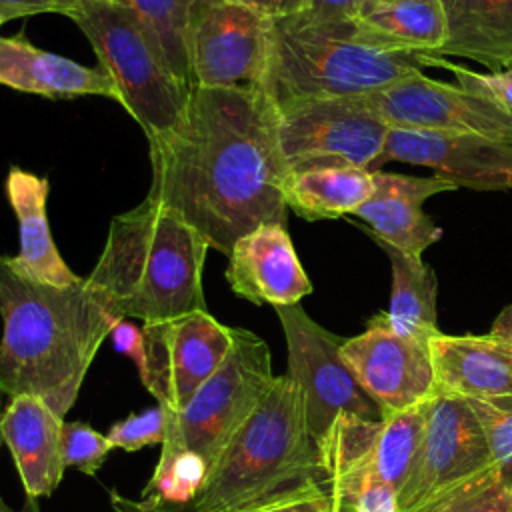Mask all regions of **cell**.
<instances>
[{
  "label": "cell",
  "instance_id": "9a60e30c",
  "mask_svg": "<svg viewBox=\"0 0 512 512\" xmlns=\"http://www.w3.org/2000/svg\"><path fill=\"white\" fill-rule=\"evenodd\" d=\"M392 160L432 168L434 176L452 182L456 188H512V144L482 136L390 128L374 170Z\"/></svg>",
  "mask_w": 512,
  "mask_h": 512
},
{
  "label": "cell",
  "instance_id": "8fae6325",
  "mask_svg": "<svg viewBox=\"0 0 512 512\" xmlns=\"http://www.w3.org/2000/svg\"><path fill=\"white\" fill-rule=\"evenodd\" d=\"M494 464L486 436L462 396L440 390L424 404V434L410 476L396 496L410 512L444 488Z\"/></svg>",
  "mask_w": 512,
  "mask_h": 512
},
{
  "label": "cell",
  "instance_id": "ee69618b",
  "mask_svg": "<svg viewBox=\"0 0 512 512\" xmlns=\"http://www.w3.org/2000/svg\"><path fill=\"white\" fill-rule=\"evenodd\" d=\"M374 2H382V0H364V6H368V4H374Z\"/></svg>",
  "mask_w": 512,
  "mask_h": 512
},
{
  "label": "cell",
  "instance_id": "4dcf8cb0",
  "mask_svg": "<svg viewBox=\"0 0 512 512\" xmlns=\"http://www.w3.org/2000/svg\"><path fill=\"white\" fill-rule=\"evenodd\" d=\"M112 444L86 422L62 424V462L66 468H76L82 474L94 476L106 462Z\"/></svg>",
  "mask_w": 512,
  "mask_h": 512
},
{
  "label": "cell",
  "instance_id": "4316f807",
  "mask_svg": "<svg viewBox=\"0 0 512 512\" xmlns=\"http://www.w3.org/2000/svg\"><path fill=\"white\" fill-rule=\"evenodd\" d=\"M424 404H416L378 422L374 436V462L382 480L396 492L402 490L416 460L424 434Z\"/></svg>",
  "mask_w": 512,
  "mask_h": 512
},
{
  "label": "cell",
  "instance_id": "7402d4cb",
  "mask_svg": "<svg viewBox=\"0 0 512 512\" xmlns=\"http://www.w3.org/2000/svg\"><path fill=\"white\" fill-rule=\"evenodd\" d=\"M48 178L12 168L6 176V198L18 220L20 250L10 256L14 268L32 280L52 286H76L84 278L74 274L60 256L48 224Z\"/></svg>",
  "mask_w": 512,
  "mask_h": 512
},
{
  "label": "cell",
  "instance_id": "ffe728a7",
  "mask_svg": "<svg viewBox=\"0 0 512 512\" xmlns=\"http://www.w3.org/2000/svg\"><path fill=\"white\" fill-rule=\"evenodd\" d=\"M0 86L50 100L106 96L120 104L118 88L102 66L90 68L46 52L20 34L0 36Z\"/></svg>",
  "mask_w": 512,
  "mask_h": 512
},
{
  "label": "cell",
  "instance_id": "7c38bea8",
  "mask_svg": "<svg viewBox=\"0 0 512 512\" xmlns=\"http://www.w3.org/2000/svg\"><path fill=\"white\" fill-rule=\"evenodd\" d=\"M148 368L140 380L166 412H178L220 368L234 344V328L206 310L142 324Z\"/></svg>",
  "mask_w": 512,
  "mask_h": 512
},
{
  "label": "cell",
  "instance_id": "9c48e42d",
  "mask_svg": "<svg viewBox=\"0 0 512 512\" xmlns=\"http://www.w3.org/2000/svg\"><path fill=\"white\" fill-rule=\"evenodd\" d=\"M288 350L286 376L304 398L308 430L320 442L340 416L382 420L378 404L362 390L340 354L344 338L314 322L300 304L274 308Z\"/></svg>",
  "mask_w": 512,
  "mask_h": 512
},
{
  "label": "cell",
  "instance_id": "d4e9b609",
  "mask_svg": "<svg viewBox=\"0 0 512 512\" xmlns=\"http://www.w3.org/2000/svg\"><path fill=\"white\" fill-rule=\"evenodd\" d=\"M374 192V172L354 166H324L288 172L284 202L304 220H336L354 214Z\"/></svg>",
  "mask_w": 512,
  "mask_h": 512
},
{
  "label": "cell",
  "instance_id": "cb8c5ba5",
  "mask_svg": "<svg viewBox=\"0 0 512 512\" xmlns=\"http://www.w3.org/2000/svg\"><path fill=\"white\" fill-rule=\"evenodd\" d=\"M352 36L388 52L434 54L446 40L440 0H382L362 8Z\"/></svg>",
  "mask_w": 512,
  "mask_h": 512
},
{
  "label": "cell",
  "instance_id": "603a6c76",
  "mask_svg": "<svg viewBox=\"0 0 512 512\" xmlns=\"http://www.w3.org/2000/svg\"><path fill=\"white\" fill-rule=\"evenodd\" d=\"M446 40L434 56L474 60L488 72L512 68V0H440Z\"/></svg>",
  "mask_w": 512,
  "mask_h": 512
},
{
  "label": "cell",
  "instance_id": "d6a6232c",
  "mask_svg": "<svg viewBox=\"0 0 512 512\" xmlns=\"http://www.w3.org/2000/svg\"><path fill=\"white\" fill-rule=\"evenodd\" d=\"M434 66L450 70L460 88L484 96L500 108L512 112V68L500 72H476L460 64H454L444 56H434Z\"/></svg>",
  "mask_w": 512,
  "mask_h": 512
},
{
  "label": "cell",
  "instance_id": "b9f144b4",
  "mask_svg": "<svg viewBox=\"0 0 512 512\" xmlns=\"http://www.w3.org/2000/svg\"><path fill=\"white\" fill-rule=\"evenodd\" d=\"M80 2H122V4H126L124 0H80Z\"/></svg>",
  "mask_w": 512,
  "mask_h": 512
},
{
  "label": "cell",
  "instance_id": "5b68a950",
  "mask_svg": "<svg viewBox=\"0 0 512 512\" xmlns=\"http://www.w3.org/2000/svg\"><path fill=\"white\" fill-rule=\"evenodd\" d=\"M272 380L268 344L250 330L234 328V344L220 368L182 410L168 412L160 460L142 496L174 506L190 504Z\"/></svg>",
  "mask_w": 512,
  "mask_h": 512
},
{
  "label": "cell",
  "instance_id": "44dd1931",
  "mask_svg": "<svg viewBox=\"0 0 512 512\" xmlns=\"http://www.w3.org/2000/svg\"><path fill=\"white\" fill-rule=\"evenodd\" d=\"M428 348L440 390L476 400L512 396V344L490 334L448 336L440 332Z\"/></svg>",
  "mask_w": 512,
  "mask_h": 512
},
{
  "label": "cell",
  "instance_id": "ab89813d",
  "mask_svg": "<svg viewBox=\"0 0 512 512\" xmlns=\"http://www.w3.org/2000/svg\"><path fill=\"white\" fill-rule=\"evenodd\" d=\"M488 334L494 336V338H500V340H504L508 344H512V304L506 306L496 316V320L492 322V328H490Z\"/></svg>",
  "mask_w": 512,
  "mask_h": 512
},
{
  "label": "cell",
  "instance_id": "52a82bcc",
  "mask_svg": "<svg viewBox=\"0 0 512 512\" xmlns=\"http://www.w3.org/2000/svg\"><path fill=\"white\" fill-rule=\"evenodd\" d=\"M72 20L92 44L100 66L114 80L120 104L152 140L176 128L190 90L136 12L122 2H80Z\"/></svg>",
  "mask_w": 512,
  "mask_h": 512
},
{
  "label": "cell",
  "instance_id": "ac0fdd59",
  "mask_svg": "<svg viewBox=\"0 0 512 512\" xmlns=\"http://www.w3.org/2000/svg\"><path fill=\"white\" fill-rule=\"evenodd\" d=\"M454 188L440 176L416 178L374 170V192L352 216L368 224L374 240L420 256L442 236V228L422 210V204Z\"/></svg>",
  "mask_w": 512,
  "mask_h": 512
},
{
  "label": "cell",
  "instance_id": "83f0119b",
  "mask_svg": "<svg viewBox=\"0 0 512 512\" xmlns=\"http://www.w3.org/2000/svg\"><path fill=\"white\" fill-rule=\"evenodd\" d=\"M410 512H512V476L494 462Z\"/></svg>",
  "mask_w": 512,
  "mask_h": 512
},
{
  "label": "cell",
  "instance_id": "1f68e13d",
  "mask_svg": "<svg viewBox=\"0 0 512 512\" xmlns=\"http://www.w3.org/2000/svg\"><path fill=\"white\" fill-rule=\"evenodd\" d=\"M166 420L168 412L160 404H156L154 408L138 414L134 412L124 420H118L106 436L112 448H122L126 452H136L150 444L162 446L166 438Z\"/></svg>",
  "mask_w": 512,
  "mask_h": 512
},
{
  "label": "cell",
  "instance_id": "e575fe53",
  "mask_svg": "<svg viewBox=\"0 0 512 512\" xmlns=\"http://www.w3.org/2000/svg\"><path fill=\"white\" fill-rule=\"evenodd\" d=\"M116 348V352L128 356L136 368H138V376L140 380L146 376V368H148V356H146V338L142 328H138L134 322H130L128 318H120L114 328L110 330L108 336Z\"/></svg>",
  "mask_w": 512,
  "mask_h": 512
},
{
  "label": "cell",
  "instance_id": "484cf974",
  "mask_svg": "<svg viewBox=\"0 0 512 512\" xmlns=\"http://www.w3.org/2000/svg\"><path fill=\"white\" fill-rule=\"evenodd\" d=\"M376 244L392 264V294L386 318L400 336L430 344L440 334L436 322V276L420 256L402 252L384 242Z\"/></svg>",
  "mask_w": 512,
  "mask_h": 512
},
{
  "label": "cell",
  "instance_id": "e0dca14e",
  "mask_svg": "<svg viewBox=\"0 0 512 512\" xmlns=\"http://www.w3.org/2000/svg\"><path fill=\"white\" fill-rule=\"evenodd\" d=\"M226 280L256 306H290L312 292L286 224H260L240 236L228 252Z\"/></svg>",
  "mask_w": 512,
  "mask_h": 512
},
{
  "label": "cell",
  "instance_id": "f546056e",
  "mask_svg": "<svg viewBox=\"0 0 512 512\" xmlns=\"http://www.w3.org/2000/svg\"><path fill=\"white\" fill-rule=\"evenodd\" d=\"M464 400L480 422L494 462L512 476V396L494 400Z\"/></svg>",
  "mask_w": 512,
  "mask_h": 512
},
{
  "label": "cell",
  "instance_id": "60d3db41",
  "mask_svg": "<svg viewBox=\"0 0 512 512\" xmlns=\"http://www.w3.org/2000/svg\"><path fill=\"white\" fill-rule=\"evenodd\" d=\"M0 512H18V510H14V508H10L4 500H2V496H0ZM20 512H38V508H36V500L34 498H28L26 500V504L22 506V510Z\"/></svg>",
  "mask_w": 512,
  "mask_h": 512
},
{
  "label": "cell",
  "instance_id": "f1b7e54d",
  "mask_svg": "<svg viewBox=\"0 0 512 512\" xmlns=\"http://www.w3.org/2000/svg\"><path fill=\"white\" fill-rule=\"evenodd\" d=\"M160 44L172 72L192 86L186 54V20L194 0H124ZM194 88V86H192Z\"/></svg>",
  "mask_w": 512,
  "mask_h": 512
},
{
  "label": "cell",
  "instance_id": "ba28073f",
  "mask_svg": "<svg viewBox=\"0 0 512 512\" xmlns=\"http://www.w3.org/2000/svg\"><path fill=\"white\" fill-rule=\"evenodd\" d=\"M272 20L236 0H194L186 20L192 86L262 90Z\"/></svg>",
  "mask_w": 512,
  "mask_h": 512
},
{
  "label": "cell",
  "instance_id": "2e32d148",
  "mask_svg": "<svg viewBox=\"0 0 512 512\" xmlns=\"http://www.w3.org/2000/svg\"><path fill=\"white\" fill-rule=\"evenodd\" d=\"M378 422L340 416L318 442L330 512H398L396 492L374 462Z\"/></svg>",
  "mask_w": 512,
  "mask_h": 512
},
{
  "label": "cell",
  "instance_id": "8d00e7d4",
  "mask_svg": "<svg viewBox=\"0 0 512 512\" xmlns=\"http://www.w3.org/2000/svg\"><path fill=\"white\" fill-rule=\"evenodd\" d=\"M330 510L332 506H330L328 490L324 484H318L250 512H330Z\"/></svg>",
  "mask_w": 512,
  "mask_h": 512
},
{
  "label": "cell",
  "instance_id": "4fadbf2b",
  "mask_svg": "<svg viewBox=\"0 0 512 512\" xmlns=\"http://www.w3.org/2000/svg\"><path fill=\"white\" fill-rule=\"evenodd\" d=\"M360 98L390 128L472 134L512 144V112L422 72Z\"/></svg>",
  "mask_w": 512,
  "mask_h": 512
},
{
  "label": "cell",
  "instance_id": "d590c367",
  "mask_svg": "<svg viewBox=\"0 0 512 512\" xmlns=\"http://www.w3.org/2000/svg\"><path fill=\"white\" fill-rule=\"evenodd\" d=\"M80 0H0V20H16L32 14H64L72 18Z\"/></svg>",
  "mask_w": 512,
  "mask_h": 512
},
{
  "label": "cell",
  "instance_id": "f35d334b",
  "mask_svg": "<svg viewBox=\"0 0 512 512\" xmlns=\"http://www.w3.org/2000/svg\"><path fill=\"white\" fill-rule=\"evenodd\" d=\"M236 2L268 16L270 20L288 18L304 10V0H236Z\"/></svg>",
  "mask_w": 512,
  "mask_h": 512
},
{
  "label": "cell",
  "instance_id": "d6986e66",
  "mask_svg": "<svg viewBox=\"0 0 512 512\" xmlns=\"http://www.w3.org/2000/svg\"><path fill=\"white\" fill-rule=\"evenodd\" d=\"M62 424L44 400L14 396L2 412V438L28 498H48L62 482Z\"/></svg>",
  "mask_w": 512,
  "mask_h": 512
},
{
  "label": "cell",
  "instance_id": "6da1fadb",
  "mask_svg": "<svg viewBox=\"0 0 512 512\" xmlns=\"http://www.w3.org/2000/svg\"><path fill=\"white\" fill-rule=\"evenodd\" d=\"M148 194L222 254L260 224H286L278 108L262 90L194 86L184 116L148 140Z\"/></svg>",
  "mask_w": 512,
  "mask_h": 512
},
{
  "label": "cell",
  "instance_id": "3957f363",
  "mask_svg": "<svg viewBox=\"0 0 512 512\" xmlns=\"http://www.w3.org/2000/svg\"><path fill=\"white\" fill-rule=\"evenodd\" d=\"M208 240L154 196L112 218L86 284L120 318L166 322L206 310L202 270Z\"/></svg>",
  "mask_w": 512,
  "mask_h": 512
},
{
  "label": "cell",
  "instance_id": "277c9868",
  "mask_svg": "<svg viewBox=\"0 0 512 512\" xmlns=\"http://www.w3.org/2000/svg\"><path fill=\"white\" fill-rule=\"evenodd\" d=\"M324 484L320 448L294 380L270 388L210 466L186 512H250Z\"/></svg>",
  "mask_w": 512,
  "mask_h": 512
},
{
  "label": "cell",
  "instance_id": "5bb4252c",
  "mask_svg": "<svg viewBox=\"0 0 512 512\" xmlns=\"http://www.w3.org/2000/svg\"><path fill=\"white\" fill-rule=\"evenodd\" d=\"M340 354L362 390L378 404L382 420L436 392L430 348L396 334L386 312L370 318L362 334L346 338Z\"/></svg>",
  "mask_w": 512,
  "mask_h": 512
},
{
  "label": "cell",
  "instance_id": "7bdbcfd3",
  "mask_svg": "<svg viewBox=\"0 0 512 512\" xmlns=\"http://www.w3.org/2000/svg\"><path fill=\"white\" fill-rule=\"evenodd\" d=\"M4 444V438H2V412H0V448Z\"/></svg>",
  "mask_w": 512,
  "mask_h": 512
},
{
  "label": "cell",
  "instance_id": "836d02e7",
  "mask_svg": "<svg viewBox=\"0 0 512 512\" xmlns=\"http://www.w3.org/2000/svg\"><path fill=\"white\" fill-rule=\"evenodd\" d=\"M362 8L364 0H304V10L296 16L310 24H350Z\"/></svg>",
  "mask_w": 512,
  "mask_h": 512
},
{
  "label": "cell",
  "instance_id": "f6af8a7d",
  "mask_svg": "<svg viewBox=\"0 0 512 512\" xmlns=\"http://www.w3.org/2000/svg\"><path fill=\"white\" fill-rule=\"evenodd\" d=\"M2 24H4V22H2V20H0V26H2Z\"/></svg>",
  "mask_w": 512,
  "mask_h": 512
},
{
  "label": "cell",
  "instance_id": "7a4b0ae2",
  "mask_svg": "<svg viewBox=\"0 0 512 512\" xmlns=\"http://www.w3.org/2000/svg\"><path fill=\"white\" fill-rule=\"evenodd\" d=\"M0 318V392L36 396L62 418L120 320L86 280L44 284L18 272L10 256H0Z\"/></svg>",
  "mask_w": 512,
  "mask_h": 512
},
{
  "label": "cell",
  "instance_id": "74e56055",
  "mask_svg": "<svg viewBox=\"0 0 512 512\" xmlns=\"http://www.w3.org/2000/svg\"><path fill=\"white\" fill-rule=\"evenodd\" d=\"M110 504H112L114 512H186L184 506L158 502V500L146 498V496H142L140 500H132V498L118 494L116 490H110Z\"/></svg>",
  "mask_w": 512,
  "mask_h": 512
},
{
  "label": "cell",
  "instance_id": "30bf717a",
  "mask_svg": "<svg viewBox=\"0 0 512 512\" xmlns=\"http://www.w3.org/2000/svg\"><path fill=\"white\" fill-rule=\"evenodd\" d=\"M390 126L360 96L304 100L278 108L280 148L290 172L354 166L374 170Z\"/></svg>",
  "mask_w": 512,
  "mask_h": 512
},
{
  "label": "cell",
  "instance_id": "8992f818",
  "mask_svg": "<svg viewBox=\"0 0 512 512\" xmlns=\"http://www.w3.org/2000/svg\"><path fill=\"white\" fill-rule=\"evenodd\" d=\"M354 22L310 24L296 14L272 20L264 92L276 108L304 100L366 96L434 66L428 52H388L356 40Z\"/></svg>",
  "mask_w": 512,
  "mask_h": 512
}]
</instances>
